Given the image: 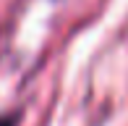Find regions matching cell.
Listing matches in <instances>:
<instances>
[{
    "label": "cell",
    "instance_id": "1",
    "mask_svg": "<svg viewBox=\"0 0 128 126\" xmlns=\"http://www.w3.org/2000/svg\"><path fill=\"white\" fill-rule=\"evenodd\" d=\"M0 126H16V121L10 116H0Z\"/></svg>",
    "mask_w": 128,
    "mask_h": 126
}]
</instances>
